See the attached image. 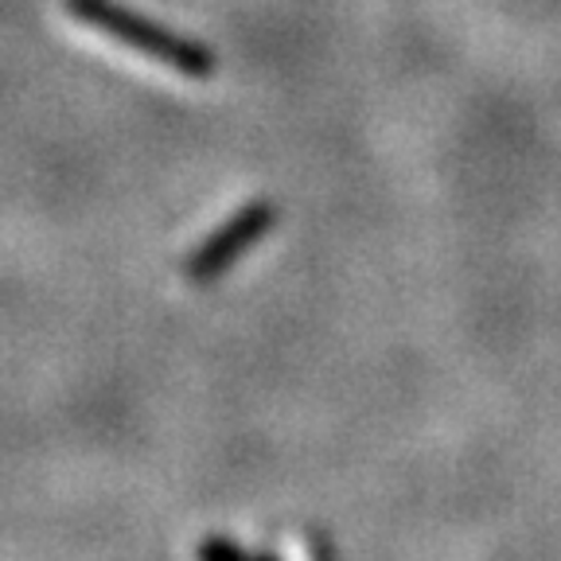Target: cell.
Instances as JSON below:
<instances>
[{"instance_id":"1","label":"cell","mask_w":561,"mask_h":561,"mask_svg":"<svg viewBox=\"0 0 561 561\" xmlns=\"http://www.w3.org/2000/svg\"><path fill=\"white\" fill-rule=\"evenodd\" d=\"M67 12L79 20L82 27L102 35L105 44L140 55V59L152 62V67H164V70H172V75H184V79H195V75L207 70L203 51H195L192 44H180V39L164 35L160 27L145 24V20L129 16V12L114 9L110 0H67Z\"/></svg>"},{"instance_id":"2","label":"cell","mask_w":561,"mask_h":561,"mask_svg":"<svg viewBox=\"0 0 561 561\" xmlns=\"http://www.w3.org/2000/svg\"><path fill=\"white\" fill-rule=\"evenodd\" d=\"M262 222H265V210H245V215H238L234 227H227L222 234H215L207 245H203V254L192 262V273H195V277H203V273H210V270H219V265H227V262H230V254H234L238 245H242L245 238H254L257 230H262Z\"/></svg>"}]
</instances>
